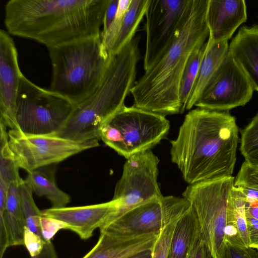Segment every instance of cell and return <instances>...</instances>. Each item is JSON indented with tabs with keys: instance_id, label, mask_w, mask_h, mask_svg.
<instances>
[{
	"instance_id": "1",
	"label": "cell",
	"mask_w": 258,
	"mask_h": 258,
	"mask_svg": "<svg viewBox=\"0 0 258 258\" xmlns=\"http://www.w3.org/2000/svg\"><path fill=\"white\" fill-rule=\"evenodd\" d=\"M238 139L234 117L198 108L186 114L177 137L171 141V160L189 185L230 177Z\"/></svg>"
},
{
	"instance_id": "2",
	"label": "cell",
	"mask_w": 258,
	"mask_h": 258,
	"mask_svg": "<svg viewBox=\"0 0 258 258\" xmlns=\"http://www.w3.org/2000/svg\"><path fill=\"white\" fill-rule=\"evenodd\" d=\"M109 0H10L4 23L11 35L47 48L100 36Z\"/></svg>"
},
{
	"instance_id": "3",
	"label": "cell",
	"mask_w": 258,
	"mask_h": 258,
	"mask_svg": "<svg viewBox=\"0 0 258 258\" xmlns=\"http://www.w3.org/2000/svg\"><path fill=\"white\" fill-rule=\"evenodd\" d=\"M209 0H190L186 18L169 47L145 70L132 89L134 106L163 115L180 113V84L193 52L209 36Z\"/></svg>"
},
{
	"instance_id": "4",
	"label": "cell",
	"mask_w": 258,
	"mask_h": 258,
	"mask_svg": "<svg viewBox=\"0 0 258 258\" xmlns=\"http://www.w3.org/2000/svg\"><path fill=\"white\" fill-rule=\"evenodd\" d=\"M139 42L134 39L111 55L98 87L86 99L74 105L56 135L79 143L100 140L103 126L124 105L125 98L136 84Z\"/></svg>"
},
{
	"instance_id": "5",
	"label": "cell",
	"mask_w": 258,
	"mask_h": 258,
	"mask_svg": "<svg viewBox=\"0 0 258 258\" xmlns=\"http://www.w3.org/2000/svg\"><path fill=\"white\" fill-rule=\"evenodd\" d=\"M52 67L50 89L76 105L100 83L111 55L101 35L48 48Z\"/></svg>"
},
{
	"instance_id": "6",
	"label": "cell",
	"mask_w": 258,
	"mask_h": 258,
	"mask_svg": "<svg viewBox=\"0 0 258 258\" xmlns=\"http://www.w3.org/2000/svg\"><path fill=\"white\" fill-rule=\"evenodd\" d=\"M233 177L189 185L182 196L198 218L201 233L214 258H224L225 229L233 211Z\"/></svg>"
},
{
	"instance_id": "7",
	"label": "cell",
	"mask_w": 258,
	"mask_h": 258,
	"mask_svg": "<svg viewBox=\"0 0 258 258\" xmlns=\"http://www.w3.org/2000/svg\"><path fill=\"white\" fill-rule=\"evenodd\" d=\"M165 116L125 105L102 129L100 140L126 159L151 149L168 134Z\"/></svg>"
},
{
	"instance_id": "8",
	"label": "cell",
	"mask_w": 258,
	"mask_h": 258,
	"mask_svg": "<svg viewBox=\"0 0 258 258\" xmlns=\"http://www.w3.org/2000/svg\"><path fill=\"white\" fill-rule=\"evenodd\" d=\"M74 107L68 99L39 87L22 75L16 107V120L22 132L56 134Z\"/></svg>"
},
{
	"instance_id": "9",
	"label": "cell",
	"mask_w": 258,
	"mask_h": 258,
	"mask_svg": "<svg viewBox=\"0 0 258 258\" xmlns=\"http://www.w3.org/2000/svg\"><path fill=\"white\" fill-rule=\"evenodd\" d=\"M8 145L18 167L30 172L58 163L99 144L98 140L79 143L56 134L32 135L10 130Z\"/></svg>"
},
{
	"instance_id": "10",
	"label": "cell",
	"mask_w": 258,
	"mask_h": 258,
	"mask_svg": "<svg viewBox=\"0 0 258 258\" xmlns=\"http://www.w3.org/2000/svg\"><path fill=\"white\" fill-rule=\"evenodd\" d=\"M190 207L184 197L163 196L130 209L99 230L125 236L159 234Z\"/></svg>"
},
{
	"instance_id": "11",
	"label": "cell",
	"mask_w": 258,
	"mask_h": 258,
	"mask_svg": "<svg viewBox=\"0 0 258 258\" xmlns=\"http://www.w3.org/2000/svg\"><path fill=\"white\" fill-rule=\"evenodd\" d=\"M126 159L112 198L120 202L115 219L130 209L163 196L157 181L160 161L151 149Z\"/></svg>"
},
{
	"instance_id": "12",
	"label": "cell",
	"mask_w": 258,
	"mask_h": 258,
	"mask_svg": "<svg viewBox=\"0 0 258 258\" xmlns=\"http://www.w3.org/2000/svg\"><path fill=\"white\" fill-rule=\"evenodd\" d=\"M190 0H150L146 14L145 70L171 45L186 18Z\"/></svg>"
},
{
	"instance_id": "13",
	"label": "cell",
	"mask_w": 258,
	"mask_h": 258,
	"mask_svg": "<svg viewBox=\"0 0 258 258\" xmlns=\"http://www.w3.org/2000/svg\"><path fill=\"white\" fill-rule=\"evenodd\" d=\"M253 90L249 80L228 51L195 106L210 110H228L246 104Z\"/></svg>"
},
{
	"instance_id": "14",
	"label": "cell",
	"mask_w": 258,
	"mask_h": 258,
	"mask_svg": "<svg viewBox=\"0 0 258 258\" xmlns=\"http://www.w3.org/2000/svg\"><path fill=\"white\" fill-rule=\"evenodd\" d=\"M23 74L19 67L15 42L6 30H0V121L19 130L17 99Z\"/></svg>"
},
{
	"instance_id": "15",
	"label": "cell",
	"mask_w": 258,
	"mask_h": 258,
	"mask_svg": "<svg viewBox=\"0 0 258 258\" xmlns=\"http://www.w3.org/2000/svg\"><path fill=\"white\" fill-rule=\"evenodd\" d=\"M120 202L113 200L106 203L73 207L45 209L44 217L54 219L67 224L69 230L77 234L81 239L90 238L97 228L105 226L115 218Z\"/></svg>"
},
{
	"instance_id": "16",
	"label": "cell",
	"mask_w": 258,
	"mask_h": 258,
	"mask_svg": "<svg viewBox=\"0 0 258 258\" xmlns=\"http://www.w3.org/2000/svg\"><path fill=\"white\" fill-rule=\"evenodd\" d=\"M246 19L244 0H209L206 14L208 39L214 42L228 41Z\"/></svg>"
},
{
	"instance_id": "17",
	"label": "cell",
	"mask_w": 258,
	"mask_h": 258,
	"mask_svg": "<svg viewBox=\"0 0 258 258\" xmlns=\"http://www.w3.org/2000/svg\"><path fill=\"white\" fill-rule=\"evenodd\" d=\"M100 232L96 244L82 258H128L143 251L152 249L159 235L125 236L104 231Z\"/></svg>"
},
{
	"instance_id": "18",
	"label": "cell",
	"mask_w": 258,
	"mask_h": 258,
	"mask_svg": "<svg viewBox=\"0 0 258 258\" xmlns=\"http://www.w3.org/2000/svg\"><path fill=\"white\" fill-rule=\"evenodd\" d=\"M20 180L10 185L5 210L0 213V258L10 246L24 245L25 219L19 196Z\"/></svg>"
},
{
	"instance_id": "19",
	"label": "cell",
	"mask_w": 258,
	"mask_h": 258,
	"mask_svg": "<svg viewBox=\"0 0 258 258\" xmlns=\"http://www.w3.org/2000/svg\"><path fill=\"white\" fill-rule=\"evenodd\" d=\"M228 52L258 91V25L242 27L230 42Z\"/></svg>"
},
{
	"instance_id": "20",
	"label": "cell",
	"mask_w": 258,
	"mask_h": 258,
	"mask_svg": "<svg viewBox=\"0 0 258 258\" xmlns=\"http://www.w3.org/2000/svg\"><path fill=\"white\" fill-rule=\"evenodd\" d=\"M228 48V41L214 42L208 39L198 75L185 110H189L195 106L227 53Z\"/></svg>"
},
{
	"instance_id": "21",
	"label": "cell",
	"mask_w": 258,
	"mask_h": 258,
	"mask_svg": "<svg viewBox=\"0 0 258 258\" xmlns=\"http://www.w3.org/2000/svg\"><path fill=\"white\" fill-rule=\"evenodd\" d=\"M202 233L197 215L191 208L177 220L172 236L170 258H187Z\"/></svg>"
},
{
	"instance_id": "22",
	"label": "cell",
	"mask_w": 258,
	"mask_h": 258,
	"mask_svg": "<svg viewBox=\"0 0 258 258\" xmlns=\"http://www.w3.org/2000/svg\"><path fill=\"white\" fill-rule=\"evenodd\" d=\"M55 170L53 165L40 167L28 172L25 180L37 196L45 197L50 202L51 208H60L65 207L71 198L57 186Z\"/></svg>"
},
{
	"instance_id": "23",
	"label": "cell",
	"mask_w": 258,
	"mask_h": 258,
	"mask_svg": "<svg viewBox=\"0 0 258 258\" xmlns=\"http://www.w3.org/2000/svg\"><path fill=\"white\" fill-rule=\"evenodd\" d=\"M150 0H132L119 32L108 50L110 55L120 51L135 37V33L148 7Z\"/></svg>"
},
{
	"instance_id": "24",
	"label": "cell",
	"mask_w": 258,
	"mask_h": 258,
	"mask_svg": "<svg viewBox=\"0 0 258 258\" xmlns=\"http://www.w3.org/2000/svg\"><path fill=\"white\" fill-rule=\"evenodd\" d=\"M33 193L30 186L23 179L19 185V196L25 219L26 226L45 240L41 226V219L43 216L42 211L36 206L33 199Z\"/></svg>"
},
{
	"instance_id": "25",
	"label": "cell",
	"mask_w": 258,
	"mask_h": 258,
	"mask_svg": "<svg viewBox=\"0 0 258 258\" xmlns=\"http://www.w3.org/2000/svg\"><path fill=\"white\" fill-rule=\"evenodd\" d=\"M206 45L207 41L202 46L193 52L184 69L179 88V95L182 105L180 113L185 110V107L198 75Z\"/></svg>"
},
{
	"instance_id": "26",
	"label": "cell",
	"mask_w": 258,
	"mask_h": 258,
	"mask_svg": "<svg viewBox=\"0 0 258 258\" xmlns=\"http://www.w3.org/2000/svg\"><path fill=\"white\" fill-rule=\"evenodd\" d=\"M240 150L245 162L258 167V113L241 132Z\"/></svg>"
},
{
	"instance_id": "27",
	"label": "cell",
	"mask_w": 258,
	"mask_h": 258,
	"mask_svg": "<svg viewBox=\"0 0 258 258\" xmlns=\"http://www.w3.org/2000/svg\"><path fill=\"white\" fill-rule=\"evenodd\" d=\"M234 186L246 199L258 200V167L244 161L234 179Z\"/></svg>"
},
{
	"instance_id": "28",
	"label": "cell",
	"mask_w": 258,
	"mask_h": 258,
	"mask_svg": "<svg viewBox=\"0 0 258 258\" xmlns=\"http://www.w3.org/2000/svg\"><path fill=\"white\" fill-rule=\"evenodd\" d=\"M24 241V245L27 248L31 258H57L52 243L45 241L26 226Z\"/></svg>"
},
{
	"instance_id": "29",
	"label": "cell",
	"mask_w": 258,
	"mask_h": 258,
	"mask_svg": "<svg viewBox=\"0 0 258 258\" xmlns=\"http://www.w3.org/2000/svg\"><path fill=\"white\" fill-rule=\"evenodd\" d=\"M232 198L235 224L243 245L249 247L245 210L246 197L239 189L233 186L232 190Z\"/></svg>"
},
{
	"instance_id": "30",
	"label": "cell",
	"mask_w": 258,
	"mask_h": 258,
	"mask_svg": "<svg viewBox=\"0 0 258 258\" xmlns=\"http://www.w3.org/2000/svg\"><path fill=\"white\" fill-rule=\"evenodd\" d=\"M131 1L119 0L117 11L114 19L108 30L101 34L103 45L108 53L119 32L123 18L128 9Z\"/></svg>"
},
{
	"instance_id": "31",
	"label": "cell",
	"mask_w": 258,
	"mask_h": 258,
	"mask_svg": "<svg viewBox=\"0 0 258 258\" xmlns=\"http://www.w3.org/2000/svg\"><path fill=\"white\" fill-rule=\"evenodd\" d=\"M179 218L171 222L161 230L152 248V258H170V242Z\"/></svg>"
},
{
	"instance_id": "32",
	"label": "cell",
	"mask_w": 258,
	"mask_h": 258,
	"mask_svg": "<svg viewBox=\"0 0 258 258\" xmlns=\"http://www.w3.org/2000/svg\"><path fill=\"white\" fill-rule=\"evenodd\" d=\"M41 226L43 238L47 242H51V239L59 230H69L68 226L65 223L44 216L41 219Z\"/></svg>"
},
{
	"instance_id": "33",
	"label": "cell",
	"mask_w": 258,
	"mask_h": 258,
	"mask_svg": "<svg viewBox=\"0 0 258 258\" xmlns=\"http://www.w3.org/2000/svg\"><path fill=\"white\" fill-rule=\"evenodd\" d=\"M224 258H258L257 251L250 247L226 244Z\"/></svg>"
},
{
	"instance_id": "34",
	"label": "cell",
	"mask_w": 258,
	"mask_h": 258,
	"mask_svg": "<svg viewBox=\"0 0 258 258\" xmlns=\"http://www.w3.org/2000/svg\"><path fill=\"white\" fill-rule=\"evenodd\" d=\"M187 258H214L202 234L196 242Z\"/></svg>"
},
{
	"instance_id": "35",
	"label": "cell",
	"mask_w": 258,
	"mask_h": 258,
	"mask_svg": "<svg viewBox=\"0 0 258 258\" xmlns=\"http://www.w3.org/2000/svg\"><path fill=\"white\" fill-rule=\"evenodd\" d=\"M249 246L258 250V220L246 212Z\"/></svg>"
},
{
	"instance_id": "36",
	"label": "cell",
	"mask_w": 258,
	"mask_h": 258,
	"mask_svg": "<svg viewBox=\"0 0 258 258\" xmlns=\"http://www.w3.org/2000/svg\"><path fill=\"white\" fill-rule=\"evenodd\" d=\"M119 0H109L107 6L101 33L105 32L115 18L118 5Z\"/></svg>"
},
{
	"instance_id": "37",
	"label": "cell",
	"mask_w": 258,
	"mask_h": 258,
	"mask_svg": "<svg viewBox=\"0 0 258 258\" xmlns=\"http://www.w3.org/2000/svg\"><path fill=\"white\" fill-rule=\"evenodd\" d=\"M245 210L246 212L258 220V200L246 198Z\"/></svg>"
},
{
	"instance_id": "38",
	"label": "cell",
	"mask_w": 258,
	"mask_h": 258,
	"mask_svg": "<svg viewBox=\"0 0 258 258\" xmlns=\"http://www.w3.org/2000/svg\"><path fill=\"white\" fill-rule=\"evenodd\" d=\"M152 249H148L139 252L128 258H152Z\"/></svg>"
},
{
	"instance_id": "39",
	"label": "cell",
	"mask_w": 258,
	"mask_h": 258,
	"mask_svg": "<svg viewBox=\"0 0 258 258\" xmlns=\"http://www.w3.org/2000/svg\"><path fill=\"white\" fill-rule=\"evenodd\" d=\"M257 256H258V251H257Z\"/></svg>"
}]
</instances>
